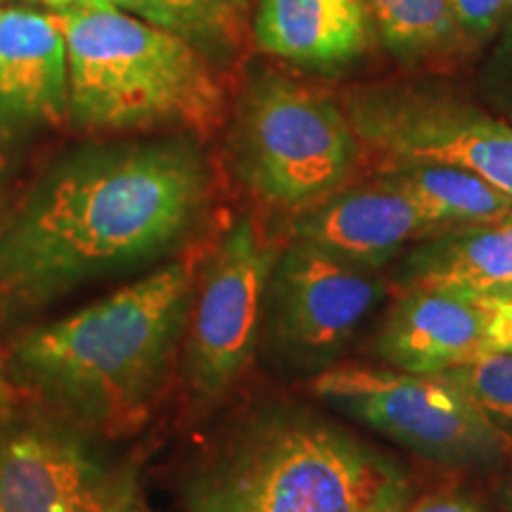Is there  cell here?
<instances>
[{"mask_svg": "<svg viewBox=\"0 0 512 512\" xmlns=\"http://www.w3.org/2000/svg\"><path fill=\"white\" fill-rule=\"evenodd\" d=\"M207 190L200 150L183 138L64 152L0 233V294L41 306L157 264L188 238Z\"/></svg>", "mask_w": 512, "mask_h": 512, "instance_id": "obj_1", "label": "cell"}, {"mask_svg": "<svg viewBox=\"0 0 512 512\" xmlns=\"http://www.w3.org/2000/svg\"><path fill=\"white\" fill-rule=\"evenodd\" d=\"M195 287L188 261H171L19 337L10 354L12 373L93 430H133L181 347Z\"/></svg>", "mask_w": 512, "mask_h": 512, "instance_id": "obj_2", "label": "cell"}, {"mask_svg": "<svg viewBox=\"0 0 512 512\" xmlns=\"http://www.w3.org/2000/svg\"><path fill=\"white\" fill-rule=\"evenodd\" d=\"M411 472L335 420L268 406L183 479L185 512H403Z\"/></svg>", "mask_w": 512, "mask_h": 512, "instance_id": "obj_3", "label": "cell"}, {"mask_svg": "<svg viewBox=\"0 0 512 512\" xmlns=\"http://www.w3.org/2000/svg\"><path fill=\"white\" fill-rule=\"evenodd\" d=\"M53 22L67 43L69 117L83 131L219 126L223 91L188 38L119 8L67 5Z\"/></svg>", "mask_w": 512, "mask_h": 512, "instance_id": "obj_4", "label": "cell"}, {"mask_svg": "<svg viewBox=\"0 0 512 512\" xmlns=\"http://www.w3.org/2000/svg\"><path fill=\"white\" fill-rule=\"evenodd\" d=\"M233 157L242 183L256 197L302 214L347 188L361 143L344 107L330 95L264 72L242 91Z\"/></svg>", "mask_w": 512, "mask_h": 512, "instance_id": "obj_5", "label": "cell"}, {"mask_svg": "<svg viewBox=\"0 0 512 512\" xmlns=\"http://www.w3.org/2000/svg\"><path fill=\"white\" fill-rule=\"evenodd\" d=\"M309 389L330 408L432 463L489 470L512 460V434L439 375L335 366L316 373Z\"/></svg>", "mask_w": 512, "mask_h": 512, "instance_id": "obj_6", "label": "cell"}, {"mask_svg": "<svg viewBox=\"0 0 512 512\" xmlns=\"http://www.w3.org/2000/svg\"><path fill=\"white\" fill-rule=\"evenodd\" d=\"M358 143L382 169L456 166L512 197V124L482 107L418 86H361L342 102Z\"/></svg>", "mask_w": 512, "mask_h": 512, "instance_id": "obj_7", "label": "cell"}, {"mask_svg": "<svg viewBox=\"0 0 512 512\" xmlns=\"http://www.w3.org/2000/svg\"><path fill=\"white\" fill-rule=\"evenodd\" d=\"M387 294L375 268L351 264L294 238L275 259L261 337L280 363L320 373L351 342Z\"/></svg>", "mask_w": 512, "mask_h": 512, "instance_id": "obj_8", "label": "cell"}, {"mask_svg": "<svg viewBox=\"0 0 512 512\" xmlns=\"http://www.w3.org/2000/svg\"><path fill=\"white\" fill-rule=\"evenodd\" d=\"M275 259L278 249L252 219L235 221L211 254L195 287L181 356L185 384L204 399L228 392L252 366Z\"/></svg>", "mask_w": 512, "mask_h": 512, "instance_id": "obj_9", "label": "cell"}, {"mask_svg": "<svg viewBox=\"0 0 512 512\" xmlns=\"http://www.w3.org/2000/svg\"><path fill=\"white\" fill-rule=\"evenodd\" d=\"M489 302L437 287L401 290L384 313L370 351L394 370L439 375L489 354Z\"/></svg>", "mask_w": 512, "mask_h": 512, "instance_id": "obj_10", "label": "cell"}, {"mask_svg": "<svg viewBox=\"0 0 512 512\" xmlns=\"http://www.w3.org/2000/svg\"><path fill=\"white\" fill-rule=\"evenodd\" d=\"M441 230L418 204L380 178L361 188L339 190L294 221V238L375 271L408 245Z\"/></svg>", "mask_w": 512, "mask_h": 512, "instance_id": "obj_11", "label": "cell"}, {"mask_svg": "<svg viewBox=\"0 0 512 512\" xmlns=\"http://www.w3.org/2000/svg\"><path fill=\"white\" fill-rule=\"evenodd\" d=\"M69 117L67 43L50 15L0 10V140Z\"/></svg>", "mask_w": 512, "mask_h": 512, "instance_id": "obj_12", "label": "cell"}, {"mask_svg": "<svg viewBox=\"0 0 512 512\" xmlns=\"http://www.w3.org/2000/svg\"><path fill=\"white\" fill-rule=\"evenodd\" d=\"M256 46L304 69H339L370 46L368 0H259Z\"/></svg>", "mask_w": 512, "mask_h": 512, "instance_id": "obj_13", "label": "cell"}, {"mask_svg": "<svg viewBox=\"0 0 512 512\" xmlns=\"http://www.w3.org/2000/svg\"><path fill=\"white\" fill-rule=\"evenodd\" d=\"M399 290L437 287L494 297L512 285V211L489 223L446 228L415 245L394 271Z\"/></svg>", "mask_w": 512, "mask_h": 512, "instance_id": "obj_14", "label": "cell"}, {"mask_svg": "<svg viewBox=\"0 0 512 512\" xmlns=\"http://www.w3.org/2000/svg\"><path fill=\"white\" fill-rule=\"evenodd\" d=\"M98 472L74 441L17 434L0 446V512H81Z\"/></svg>", "mask_w": 512, "mask_h": 512, "instance_id": "obj_15", "label": "cell"}, {"mask_svg": "<svg viewBox=\"0 0 512 512\" xmlns=\"http://www.w3.org/2000/svg\"><path fill=\"white\" fill-rule=\"evenodd\" d=\"M382 171V183L403 192L444 230L489 223L512 211V197L486 178L456 166L408 164Z\"/></svg>", "mask_w": 512, "mask_h": 512, "instance_id": "obj_16", "label": "cell"}, {"mask_svg": "<svg viewBox=\"0 0 512 512\" xmlns=\"http://www.w3.org/2000/svg\"><path fill=\"white\" fill-rule=\"evenodd\" d=\"M384 46L401 60H420L456 46L463 34L448 0H368Z\"/></svg>", "mask_w": 512, "mask_h": 512, "instance_id": "obj_17", "label": "cell"}, {"mask_svg": "<svg viewBox=\"0 0 512 512\" xmlns=\"http://www.w3.org/2000/svg\"><path fill=\"white\" fill-rule=\"evenodd\" d=\"M249 3L252 0H136L133 12L207 50L238 41Z\"/></svg>", "mask_w": 512, "mask_h": 512, "instance_id": "obj_18", "label": "cell"}, {"mask_svg": "<svg viewBox=\"0 0 512 512\" xmlns=\"http://www.w3.org/2000/svg\"><path fill=\"white\" fill-rule=\"evenodd\" d=\"M446 382L456 384L482 411L512 434V356L489 351L477 361L439 373Z\"/></svg>", "mask_w": 512, "mask_h": 512, "instance_id": "obj_19", "label": "cell"}, {"mask_svg": "<svg viewBox=\"0 0 512 512\" xmlns=\"http://www.w3.org/2000/svg\"><path fill=\"white\" fill-rule=\"evenodd\" d=\"M81 512H155L140 494L136 475L131 470L112 472L93 479L88 486Z\"/></svg>", "mask_w": 512, "mask_h": 512, "instance_id": "obj_20", "label": "cell"}, {"mask_svg": "<svg viewBox=\"0 0 512 512\" xmlns=\"http://www.w3.org/2000/svg\"><path fill=\"white\" fill-rule=\"evenodd\" d=\"M467 34H489L508 15L512 0H448Z\"/></svg>", "mask_w": 512, "mask_h": 512, "instance_id": "obj_21", "label": "cell"}, {"mask_svg": "<svg viewBox=\"0 0 512 512\" xmlns=\"http://www.w3.org/2000/svg\"><path fill=\"white\" fill-rule=\"evenodd\" d=\"M486 302H489V325H486L489 351L512 356V304L498 299H486Z\"/></svg>", "mask_w": 512, "mask_h": 512, "instance_id": "obj_22", "label": "cell"}, {"mask_svg": "<svg viewBox=\"0 0 512 512\" xmlns=\"http://www.w3.org/2000/svg\"><path fill=\"white\" fill-rule=\"evenodd\" d=\"M403 512H486V510H484V505L475 501L472 496L451 491V494L422 496V498H418V501L413 498Z\"/></svg>", "mask_w": 512, "mask_h": 512, "instance_id": "obj_23", "label": "cell"}, {"mask_svg": "<svg viewBox=\"0 0 512 512\" xmlns=\"http://www.w3.org/2000/svg\"><path fill=\"white\" fill-rule=\"evenodd\" d=\"M83 5H93V8H119V10H133L136 0H79Z\"/></svg>", "mask_w": 512, "mask_h": 512, "instance_id": "obj_24", "label": "cell"}, {"mask_svg": "<svg viewBox=\"0 0 512 512\" xmlns=\"http://www.w3.org/2000/svg\"><path fill=\"white\" fill-rule=\"evenodd\" d=\"M501 501H503V508H505V512H512V472H510L508 479H505V484H503Z\"/></svg>", "mask_w": 512, "mask_h": 512, "instance_id": "obj_25", "label": "cell"}, {"mask_svg": "<svg viewBox=\"0 0 512 512\" xmlns=\"http://www.w3.org/2000/svg\"><path fill=\"white\" fill-rule=\"evenodd\" d=\"M486 299H498V302H508V304H512V285L503 287V290L496 292L494 297H486Z\"/></svg>", "mask_w": 512, "mask_h": 512, "instance_id": "obj_26", "label": "cell"}, {"mask_svg": "<svg viewBox=\"0 0 512 512\" xmlns=\"http://www.w3.org/2000/svg\"><path fill=\"white\" fill-rule=\"evenodd\" d=\"M41 3L55 5V8H67V5H72V3H74V0H41Z\"/></svg>", "mask_w": 512, "mask_h": 512, "instance_id": "obj_27", "label": "cell"}]
</instances>
